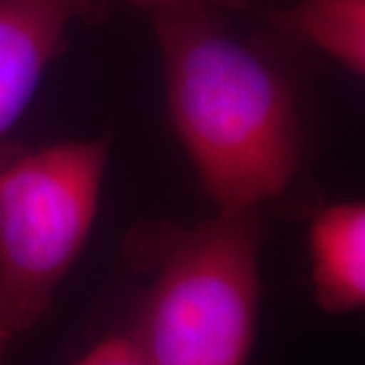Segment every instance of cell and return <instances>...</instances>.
Returning a JSON list of instances; mask_svg holds the SVG:
<instances>
[{
  "instance_id": "1",
  "label": "cell",
  "mask_w": 365,
  "mask_h": 365,
  "mask_svg": "<svg viewBox=\"0 0 365 365\" xmlns=\"http://www.w3.org/2000/svg\"><path fill=\"white\" fill-rule=\"evenodd\" d=\"M170 122L215 211H258L300 163L297 98L272 57L217 9L153 19Z\"/></svg>"
},
{
  "instance_id": "2",
  "label": "cell",
  "mask_w": 365,
  "mask_h": 365,
  "mask_svg": "<svg viewBox=\"0 0 365 365\" xmlns=\"http://www.w3.org/2000/svg\"><path fill=\"white\" fill-rule=\"evenodd\" d=\"M258 211H215L132 244L153 270L128 329L150 365H248L260 314Z\"/></svg>"
},
{
  "instance_id": "4",
  "label": "cell",
  "mask_w": 365,
  "mask_h": 365,
  "mask_svg": "<svg viewBox=\"0 0 365 365\" xmlns=\"http://www.w3.org/2000/svg\"><path fill=\"white\" fill-rule=\"evenodd\" d=\"M102 0H0V148L21 120L67 29L100 13Z\"/></svg>"
},
{
  "instance_id": "3",
  "label": "cell",
  "mask_w": 365,
  "mask_h": 365,
  "mask_svg": "<svg viewBox=\"0 0 365 365\" xmlns=\"http://www.w3.org/2000/svg\"><path fill=\"white\" fill-rule=\"evenodd\" d=\"M108 143L0 148V331L39 325L79 258L100 207Z\"/></svg>"
},
{
  "instance_id": "7",
  "label": "cell",
  "mask_w": 365,
  "mask_h": 365,
  "mask_svg": "<svg viewBox=\"0 0 365 365\" xmlns=\"http://www.w3.org/2000/svg\"><path fill=\"white\" fill-rule=\"evenodd\" d=\"M73 365H150L130 331L110 333L79 357Z\"/></svg>"
},
{
  "instance_id": "9",
  "label": "cell",
  "mask_w": 365,
  "mask_h": 365,
  "mask_svg": "<svg viewBox=\"0 0 365 365\" xmlns=\"http://www.w3.org/2000/svg\"><path fill=\"white\" fill-rule=\"evenodd\" d=\"M9 343H11V341L6 339V337L2 335V331H0V361H2V355H4V349H6Z\"/></svg>"
},
{
  "instance_id": "8",
  "label": "cell",
  "mask_w": 365,
  "mask_h": 365,
  "mask_svg": "<svg viewBox=\"0 0 365 365\" xmlns=\"http://www.w3.org/2000/svg\"><path fill=\"white\" fill-rule=\"evenodd\" d=\"M130 4L138 6L140 11L148 13L150 21L157 16L189 11H203V9H220L215 0H128Z\"/></svg>"
},
{
  "instance_id": "6",
  "label": "cell",
  "mask_w": 365,
  "mask_h": 365,
  "mask_svg": "<svg viewBox=\"0 0 365 365\" xmlns=\"http://www.w3.org/2000/svg\"><path fill=\"white\" fill-rule=\"evenodd\" d=\"M268 21L364 78L365 0H297L288 9L272 11Z\"/></svg>"
},
{
  "instance_id": "5",
  "label": "cell",
  "mask_w": 365,
  "mask_h": 365,
  "mask_svg": "<svg viewBox=\"0 0 365 365\" xmlns=\"http://www.w3.org/2000/svg\"><path fill=\"white\" fill-rule=\"evenodd\" d=\"M314 300L329 314L365 304V205L343 201L317 211L309 225Z\"/></svg>"
},
{
  "instance_id": "10",
  "label": "cell",
  "mask_w": 365,
  "mask_h": 365,
  "mask_svg": "<svg viewBox=\"0 0 365 365\" xmlns=\"http://www.w3.org/2000/svg\"><path fill=\"white\" fill-rule=\"evenodd\" d=\"M215 2L222 6V4H244L246 0H215Z\"/></svg>"
}]
</instances>
